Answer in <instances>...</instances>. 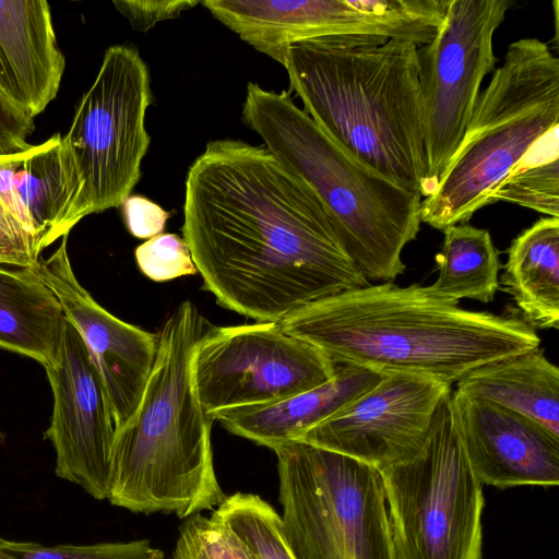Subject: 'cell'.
Masks as SVG:
<instances>
[{"instance_id": "cell-11", "label": "cell", "mask_w": 559, "mask_h": 559, "mask_svg": "<svg viewBox=\"0 0 559 559\" xmlns=\"http://www.w3.org/2000/svg\"><path fill=\"white\" fill-rule=\"evenodd\" d=\"M511 5L449 0L437 35L417 49L430 194L462 141L483 80L495 70L493 35Z\"/></svg>"}, {"instance_id": "cell-5", "label": "cell", "mask_w": 559, "mask_h": 559, "mask_svg": "<svg viewBox=\"0 0 559 559\" xmlns=\"http://www.w3.org/2000/svg\"><path fill=\"white\" fill-rule=\"evenodd\" d=\"M241 119L280 163L314 190L345 251L369 283L392 282L405 271L402 252L420 230L419 193L347 152L295 105L289 93L249 83Z\"/></svg>"}, {"instance_id": "cell-7", "label": "cell", "mask_w": 559, "mask_h": 559, "mask_svg": "<svg viewBox=\"0 0 559 559\" xmlns=\"http://www.w3.org/2000/svg\"><path fill=\"white\" fill-rule=\"evenodd\" d=\"M274 452L282 528L296 559H395L379 469L301 441Z\"/></svg>"}, {"instance_id": "cell-27", "label": "cell", "mask_w": 559, "mask_h": 559, "mask_svg": "<svg viewBox=\"0 0 559 559\" xmlns=\"http://www.w3.org/2000/svg\"><path fill=\"white\" fill-rule=\"evenodd\" d=\"M134 257L141 272L155 282L198 273L188 245L176 234L146 240L135 249Z\"/></svg>"}, {"instance_id": "cell-3", "label": "cell", "mask_w": 559, "mask_h": 559, "mask_svg": "<svg viewBox=\"0 0 559 559\" xmlns=\"http://www.w3.org/2000/svg\"><path fill=\"white\" fill-rule=\"evenodd\" d=\"M418 47L405 40L321 37L289 46L284 68L304 111L397 186L429 197Z\"/></svg>"}, {"instance_id": "cell-12", "label": "cell", "mask_w": 559, "mask_h": 559, "mask_svg": "<svg viewBox=\"0 0 559 559\" xmlns=\"http://www.w3.org/2000/svg\"><path fill=\"white\" fill-rule=\"evenodd\" d=\"M451 385L428 377L383 372L370 390L306 431L297 441L381 471L418 452Z\"/></svg>"}, {"instance_id": "cell-8", "label": "cell", "mask_w": 559, "mask_h": 559, "mask_svg": "<svg viewBox=\"0 0 559 559\" xmlns=\"http://www.w3.org/2000/svg\"><path fill=\"white\" fill-rule=\"evenodd\" d=\"M450 395L418 452L379 471L395 559H483L485 499L455 428Z\"/></svg>"}, {"instance_id": "cell-30", "label": "cell", "mask_w": 559, "mask_h": 559, "mask_svg": "<svg viewBox=\"0 0 559 559\" xmlns=\"http://www.w3.org/2000/svg\"><path fill=\"white\" fill-rule=\"evenodd\" d=\"M126 226L131 235L151 239L163 233L170 213L141 195H129L122 203Z\"/></svg>"}, {"instance_id": "cell-23", "label": "cell", "mask_w": 559, "mask_h": 559, "mask_svg": "<svg viewBox=\"0 0 559 559\" xmlns=\"http://www.w3.org/2000/svg\"><path fill=\"white\" fill-rule=\"evenodd\" d=\"M499 201L559 217L558 128L540 139L497 186L489 202Z\"/></svg>"}, {"instance_id": "cell-31", "label": "cell", "mask_w": 559, "mask_h": 559, "mask_svg": "<svg viewBox=\"0 0 559 559\" xmlns=\"http://www.w3.org/2000/svg\"><path fill=\"white\" fill-rule=\"evenodd\" d=\"M35 130L34 119L12 103L0 88V155L24 151Z\"/></svg>"}, {"instance_id": "cell-14", "label": "cell", "mask_w": 559, "mask_h": 559, "mask_svg": "<svg viewBox=\"0 0 559 559\" xmlns=\"http://www.w3.org/2000/svg\"><path fill=\"white\" fill-rule=\"evenodd\" d=\"M68 235L33 269L58 298L82 336L103 378L116 430L135 412L152 371L157 334L109 313L78 281L67 249Z\"/></svg>"}, {"instance_id": "cell-20", "label": "cell", "mask_w": 559, "mask_h": 559, "mask_svg": "<svg viewBox=\"0 0 559 559\" xmlns=\"http://www.w3.org/2000/svg\"><path fill=\"white\" fill-rule=\"evenodd\" d=\"M64 318L58 298L33 269L0 266V348L50 366Z\"/></svg>"}, {"instance_id": "cell-2", "label": "cell", "mask_w": 559, "mask_h": 559, "mask_svg": "<svg viewBox=\"0 0 559 559\" xmlns=\"http://www.w3.org/2000/svg\"><path fill=\"white\" fill-rule=\"evenodd\" d=\"M278 323L336 365L412 373L450 385L484 364L540 344L522 318L467 310L427 286L392 282L329 297Z\"/></svg>"}, {"instance_id": "cell-25", "label": "cell", "mask_w": 559, "mask_h": 559, "mask_svg": "<svg viewBox=\"0 0 559 559\" xmlns=\"http://www.w3.org/2000/svg\"><path fill=\"white\" fill-rule=\"evenodd\" d=\"M0 559H166L147 539L92 545L44 546L0 537Z\"/></svg>"}, {"instance_id": "cell-21", "label": "cell", "mask_w": 559, "mask_h": 559, "mask_svg": "<svg viewBox=\"0 0 559 559\" xmlns=\"http://www.w3.org/2000/svg\"><path fill=\"white\" fill-rule=\"evenodd\" d=\"M501 281L531 326L559 329V217H543L512 240Z\"/></svg>"}, {"instance_id": "cell-22", "label": "cell", "mask_w": 559, "mask_h": 559, "mask_svg": "<svg viewBox=\"0 0 559 559\" xmlns=\"http://www.w3.org/2000/svg\"><path fill=\"white\" fill-rule=\"evenodd\" d=\"M443 233L441 251L436 255L439 274L428 290L453 302L462 298L492 301L502 264L490 233L467 223L449 226Z\"/></svg>"}, {"instance_id": "cell-28", "label": "cell", "mask_w": 559, "mask_h": 559, "mask_svg": "<svg viewBox=\"0 0 559 559\" xmlns=\"http://www.w3.org/2000/svg\"><path fill=\"white\" fill-rule=\"evenodd\" d=\"M39 250L20 222L0 204V266L35 269Z\"/></svg>"}, {"instance_id": "cell-19", "label": "cell", "mask_w": 559, "mask_h": 559, "mask_svg": "<svg viewBox=\"0 0 559 559\" xmlns=\"http://www.w3.org/2000/svg\"><path fill=\"white\" fill-rule=\"evenodd\" d=\"M455 391L530 417L559 436V369L539 347L473 369Z\"/></svg>"}, {"instance_id": "cell-18", "label": "cell", "mask_w": 559, "mask_h": 559, "mask_svg": "<svg viewBox=\"0 0 559 559\" xmlns=\"http://www.w3.org/2000/svg\"><path fill=\"white\" fill-rule=\"evenodd\" d=\"M382 376L368 368L338 365L335 376L314 389L271 404L218 412L213 418L229 432L274 451L297 441L306 431L373 388Z\"/></svg>"}, {"instance_id": "cell-9", "label": "cell", "mask_w": 559, "mask_h": 559, "mask_svg": "<svg viewBox=\"0 0 559 559\" xmlns=\"http://www.w3.org/2000/svg\"><path fill=\"white\" fill-rule=\"evenodd\" d=\"M151 104L150 72L138 50L109 47L63 135L83 181V217L122 205L139 182L151 142L145 129Z\"/></svg>"}, {"instance_id": "cell-16", "label": "cell", "mask_w": 559, "mask_h": 559, "mask_svg": "<svg viewBox=\"0 0 559 559\" xmlns=\"http://www.w3.org/2000/svg\"><path fill=\"white\" fill-rule=\"evenodd\" d=\"M83 181L63 135L0 155V204L35 240L39 252L83 218Z\"/></svg>"}, {"instance_id": "cell-29", "label": "cell", "mask_w": 559, "mask_h": 559, "mask_svg": "<svg viewBox=\"0 0 559 559\" xmlns=\"http://www.w3.org/2000/svg\"><path fill=\"white\" fill-rule=\"evenodd\" d=\"M115 8L124 15L133 29L147 32L158 22L180 16L181 12L195 7L193 0L114 1Z\"/></svg>"}, {"instance_id": "cell-13", "label": "cell", "mask_w": 559, "mask_h": 559, "mask_svg": "<svg viewBox=\"0 0 559 559\" xmlns=\"http://www.w3.org/2000/svg\"><path fill=\"white\" fill-rule=\"evenodd\" d=\"M44 368L53 396L45 438L56 451L55 473L105 500L116 425L99 370L67 318L57 360Z\"/></svg>"}, {"instance_id": "cell-15", "label": "cell", "mask_w": 559, "mask_h": 559, "mask_svg": "<svg viewBox=\"0 0 559 559\" xmlns=\"http://www.w3.org/2000/svg\"><path fill=\"white\" fill-rule=\"evenodd\" d=\"M450 403L466 456L481 485L501 489L558 485L559 436L530 417L456 391Z\"/></svg>"}, {"instance_id": "cell-26", "label": "cell", "mask_w": 559, "mask_h": 559, "mask_svg": "<svg viewBox=\"0 0 559 559\" xmlns=\"http://www.w3.org/2000/svg\"><path fill=\"white\" fill-rule=\"evenodd\" d=\"M187 519L168 559H255L246 544L214 515L198 513Z\"/></svg>"}, {"instance_id": "cell-10", "label": "cell", "mask_w": 559, "mask_h": 559, "mask_svg": "<svg viewBox=\"0 0 559 559\" xmlns=\"http://www.w3.org/2000/svg\"><path fill=\"white\" fill-rule=\"evenodd\" d=\"M337 366L278 322L206 329L191 362L200 403L212 417L314 389L330 381Z\"/></svg>"}, {"instance_id": "cell-4", "label": "cell", "mask_w": 559, "mask_h": 559, "mask_svg": "<svg viewBox=\"0 0 559 559\" xmlns=\"http://www.w3.org/2000/svg\"><path fill=\"white\" fill-rule=\"evenodd\" d=\"M206 321L182 301L157 333V350L141 401L115 432L107 500L134 513L180 519L218 507L214 421L200 403L192 356Z\"/></svg>"}, {"instance_id": "cell-6", "label": "cell", "mask_w": 559, "mask_h": 559, "mask_svg": "<svg viewBox=\"0 0 559 559\" xmlns=\"http://www.w3.org/2000/svg\"><path fill=\"white\" fill-rule=\"evenodd\" d=\"M559 127V59L537 38L509 45L478 95L462 141L420 219L432 228L467 223L526 153Z\"/></svg>"}, {"instance_id": "cell-17", "label": "cell", "mask_w": 559, "mask_h": 559, "mask_svg": "<svg viewBox=\"0 0 559 559\" xmlns=\"http://www.w3.org/2000/svg\"><path fill=\"white\" fill-rule=\"evenodd\" d=\"M66 59L46 0H0V88L31 118L56 98Z\"/></svg>"}, {"instance_id": "cell-1", "label": "cell", "mask_w": 559, "mask_h": 559, "mask_svg": "<svg viewBox=\"0 0 559 559\" xmlns=\"http://www.w3.org/2000/svg\"><path fill=\"white\" fill-rule=\"evenodd\" d=\"M182 235L204 289L258 322L370 284L314 190L264 146L207 142L187 174Z\"/></svg>"}, {"instance_id": "cell-24", "label": "cell", "mask_w": 559, "mask_h": 559, "mask_svg": "<svg viewBox=\"0 0 559 559\" xmlns=\"http://www.w3.org/2000/svg\"><path fill=\"white\" fill-rule=\"evenodd\" d=\"M212 515L225 523L255 559H296L283 533L281 515L260 496H226Z\"/></svg>"}]
</instances>
